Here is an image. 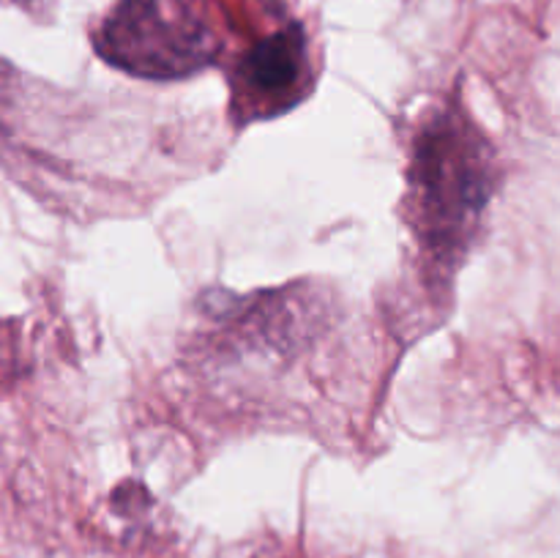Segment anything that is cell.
<instances>
[{"label":"cell","instance_id":"1","mask_svg":"<svg viewBox=\"0 0 560 558\" xmlns=\"http://www.w3.org/2000/svg\"><path fill=\"white\" fill-rule=\"evenodd\" d=\"M102 53L137 74H189L211 58V38L173 0H120L102 31Z\"/></svg>","mask_w":560,"mask_h":558},{"label":"cell","instance_id":"2","mask_svg":"<svg viewBox=\"0 0 560 558\" xmlns=\"http://www.w3.org/2000/svg\"><path fill=\"white\" fill-rule=\"evenodd\" d=\"M476 164V151L452 118H438L427 126L416 146L413 181L432 233L441 239H448L481 208L485 186Z\"/></svg>","mask_w":560,"mask_h":558},{"label":"cell","instance_id":"3","mask_svg":"<svg viewBox=\"0 0 560 558\" xmlns=\"http://www.w3.org/2000/svg\"><path fill=\"white\" fill-rule=\"evenodd\" d=\"M301 63H304V36L299 27L262 38L246 55V80L260 93H284L301 80Z\"/></svg>","mask_w":560,"mask_h":558}]
</instances>
